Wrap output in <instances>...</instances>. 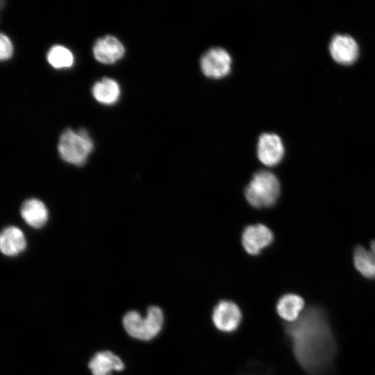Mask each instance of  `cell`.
I'll use <instances>...</instances> for the list:
<instances>
[{
    "instance_id": "1",
    "label": "cell",
    "mask_w": 375,
    "mask_h": 375,
    "mask_svg": "<svg viewBox=\"0 0 375 375\" xmlns=\"http://www.w3.org/2000/svg\"><path fill=\"white\" fill-rule=\"evenodd\" d=\"M294 356L308 375H322L332 367L337 344L326 311L308 306L285 326Z\"/></svg>"
},
{
    "instance_id": "2",
    "label": "cell",
    "mask_w": 375,
    "mask_h": 375,
    "mask_svg": "<svg viewBox=\"0 0 375 375\" xmlns=\"http://www.w3.org/2000/svg\"><path fill=\"white\" fill-rule=\"evenodd\" d=\"M281 192L276 176L271 172L260 170L251 177L244 190L247 202L254 208H262L273 206Z\"/></svg>"
},
{
    "instance_id": "3",
    "label": "cell",
    "mask_w": 375,
    "mask_h": 375,
    "mask_svg": "<svg viewBox=\"0 0 375 375\" xmlns=\"http://www.w3.org/2000/svg\"><path fill=\"white\" fill-rule=\"evenodd\" d=\"M94 149V143L86 130L65 129L60 135L58 151L60 158L75 166L83 165Z\"/></svg>"
},
{
    "instance_id": "4",
    "label": "cell",
    "mask_w": 375,
    "mask_h": 375,
    "mask_svg": "<svg viewBox=\"0 0 375 375\" xmlns=\"http://www.w3.org/2000/svg\"><path fill=\"white\" fill-rule=\"evenodd\" d=\"M163 323V312L156 306L148 308L144 318L134 310L126 313L123 318V325L128 334L145 341L155 338L160 332Z\"/></svg>"
},
{
    "instance_id": "5",
    "label": "cell",
    "mask_w": 375,
    "mask_h": 375,
    "mask_svg": "<svg viewBox=\"0 0 375 375\" xmlns=\"http://www.w3.org/2000/svg\"><path fill=\"white\" fill-rule=\"evenodd\" d=\"M231 55L222 47L210 48L200 59L203 74L211 78L219 79L226 76L231 72Z\"/></svg>"
},
{
    "instance_id": "6",
    "label": "cell",
    "mask_w": 375,
    "mask_h": 375,
    "mask_svg": "<svg viewBox=\"0 0 375 375\" xmlns=\"http://www.w3.org/2000/svg\"><path fill=\"white\" fill-rule=\"evenodd\" d=\"M285 148L281 138L275 133H264L258 138L257 156L265 166L274 167L282 160Z\"/></svg>"
},
{
    "instance_id": "7",
    "label": "cell",
    "mask_w": 375,
    "mask_h": 375,
    "mask_svg": "<svg viewBox=\"0 0 375 375\" xmlns=\"http://www.w3.org/2000/svg\"><path fill=\"white\" fill-rule=\"evenodd\" d=\"M212 319L219 331L231 333L238 328L242 320V312L233 301L222 300L215 306Z\"/></svg>"
},
{
    "instance_id": "8",
    "label": "cell",
    "mask_w": 375,
    "mask_h": 375,
    "mask_svg": "<svg viewBox=\"0 0 375 375\" xmlns=\"http://www.w3.org/2000/svg\"><path fill=\"white\" fill-rule=\"evenodd\" d=\"M273 240L274 235L269 228L262 224H255L244 229L241 242L247 253L256 256L269 246Z\"/></svg>"
},
{
    "instance_id": "9",
    "label": "cell",
    "mask_w": 375,
    "mask_h": 375,
    "mask_svg": "<svg viewBox=\"0 0 375 375\" xmlns=\"http://www.w3.org/2000/svg\"><path fill=\"white\" fill-rule=\"evenodd\" d=\"M333 59L341 65H351L358 56V46L356 40L347 35H335L329 45Z\"/></svg>"
},
{
    "instance_id": "10",
    "label": "cell",
    "mask_w": 375,
    "mask_h": 375,
    "mask_svg": "<svg viewBox=\"0 0 375 375\" xmlns=\"http://www.w3.org/2000/svg\"><path fill=\"white\" fill-rule=\"evenodd\" d=\"M93 54L97 60L103 64H113L124 55L122 42L112 35L98 39L93 46Z\"/></svg>"
},
{
    "instance_id": "11",
    "label": "cell",
    "mask_w": 375,
    "mask_h": 375,
    "mask_svg": "<svg viewBox=\"0 0 375 375\" xmlns=\"http://www.w3.org/2000/svg\"><path fill=\"white\" fill-rule=\"evenodd\" d=\"M20 215L23 220L34 228L43 227L49 219V212L46 205L43 201L35 198L28 199L22 203Z\"/></svg>"
},
{
    "instance_id": "12",
    "label": "cell",
    "mask_w": 375,
    "mask_h": 375,
    "mask_svg": "<svg viewBox=\"0 0 375 375\" xmlns=\"http://www.w3.org/2000/svg\"><path fill=\"white\" fill-rule=\"evenodd\" d=\"M26 240L23 231L15 226L6 227L0 236L1 253L9 257L21 254L26 248Z\"/></svg>"
},
{
    "instance_id": "13",
    "label": "cell",
    "mask_w": 375,
    "mask_h": 375,
    "mask_svg": "<svg viewBox=\"0 0 375 375\" xmlns=\"http://www.w3.org/2000/svg\"><path fill=\"white\" fill-rule=\"evenodd\" d=\"M304 301L296 294L283 295L276 304V311L281 318L291 323L296 321L303 312Z\"/></svg>"
},
{
    "instance_id": "14",
    "label": "cell",
    "mask_w": 375,
    "mask_h": 375,
    "mask_svg": "<svg viewBox=\"0 0 375 375\" xmlns=\"http://www.w3.org/2000/svg\"><path fill=\"white\" fill-rule=\"evenodd\" d=\"M88 367L93 375H108L112 370H122L124 365L118 356L107 351L95 354Z\"/></svg>"
},
{
    "instance_id": "15",
    "label": "cell",
    "mask_w": 375,
    "mask_h": 375,
    "mask_svg": "<svg viewBox=\"0 0 375 375\" xmlns=\"http://www.w3.org/2000/svg\"><path fill=\"white\" fill-rule=\"evenodd\" d=\"M92 94L97 101L110 105L118 100L120 88L115 80L106 77L94 83Z\"/></svg>"
},
{
    "instance_id": "16",
    "label": "cell",
    "mask_w": 375,
    "mask_h": 375,
    "mask_svg": "<svg viewBox=\"0 0 375 375\" xmlns=\"http://www.w3.org/2000/svg\"><path fill=\"white\" fill-rule=\"evenodd\" d=\"M356 269L365 277L375 278V255L362 246H358L353 251Z\"/></svg>"
},
{
    "instance_id": "17",
    "label": "cell",
    "mask_w": 375,
    "mask_h": 375,
    "mask_svg": "<svg viewBox=\"0 0 375 375\" xmlns=\"http://www.w3.org/2000/svg\"><path fill=\"white\" fill-rule=\"evenodd\" d=\"M47 61L56 69L70 67L74 63V56L66 47L53 46L47 55Z\"/></svg>"
},
{
    "instance_id": "18",
    "label": "cell",
    "mask_w": 375,
    "mask_h": 375,
    "mask_svg": "<svg viewBox=\"0 0 375 375\" xmlns=\"http://www.w3.org/2000/svg\"><path fill=\"white\" fill-rule=\"evenodd\" d=\"M0 58L1 60L11 58L13 53L12 44L10 38L2 33L0 37Z\"/></svg>"
},
{
    "instance_id": "19",
    "label": "cell",
    "mask_w": 375,
    "mask_h": 375,
    "mask_svg": "<svg viewBox=\"0 0 375 375\" xmlns=\"http://www.w3.org/2000/svg\"><path fill=\"white\" fill-rule=\"evenodd\" d=\"M370 250L374 253L375 255V241H373L370 244Z\"/></svg>"
}]
</instances>
